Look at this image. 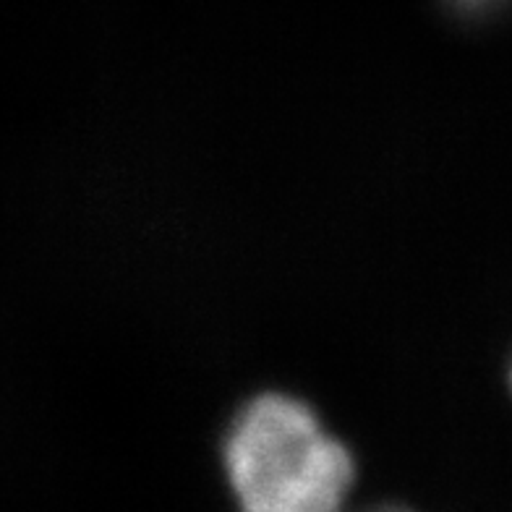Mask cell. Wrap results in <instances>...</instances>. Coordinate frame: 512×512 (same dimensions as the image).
I'll list each match as a JSON object with an SVG mask.
<instances>
[{"label":"cell","mask_w":512,"mask_h":512,"mask_svg":"<svg viewBox=\"0 0 512 512\" xmlns=\"http://www.w3.org/2000/svg\"><path fill=\"white\" fill-rule=\"evenodd\" d=\"M366 512H413L408 507H400V505H382V507H374V510H366Z\"/></svg>","instance_id":"7a4b0ae2"},{"label":"cell","mask_w":512,"mask_h":512,"mask_svg":"<svg viewBox=\"0 0 512 512\" xmlns=\"http://www.w3.org/2000/svg\"><path fill=\"white\" fill-rule=\"evenodd\" d=\"M225 471L241 512H343L356 468L301 400L262 395L230 424Z\"/></svg>","instance_id":"6da1fadb"}]
</instances>
